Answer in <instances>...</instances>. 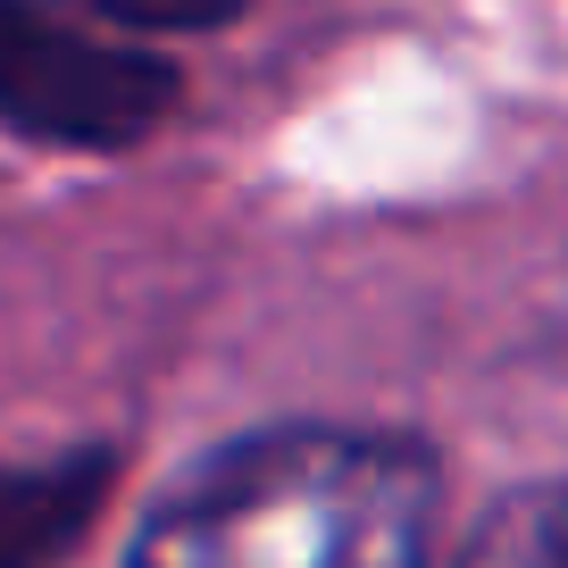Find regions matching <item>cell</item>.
<instances>
[{
    "instance_id": "2",
    "label": "cell",
    "mask_w": 568,
    "mask_h": 568,
    "mask_svg": "<svg viewBox=\"0 0 568 568\" xmlns=\"http://www.w3.org/2000/svg\"><path fill=\"white\" fill-rule=\"evenodd\" d=\"M176 92L184 84L168 59L84 34L42 0H0V125L68 151H118L168 125Z\"/></svg>"
},
{
    "instance_id": "4",
    "label": "cell",
    "mask_w": 568,
    "mask_h": 568,
    "mask_svg": "<svg viewBox=\"0 0 568 568\" xmlns=\"http://www.w3.org/2000/svg\"><path fill=\"white\" fill-rule=\"evenodd\" d=\"M452 568H568V477L494 501Z\"/></svg>"
},
{
    "instance_id": "3",
    "label": "cell",
    "mask_w": 568,
    "mask_h": 568,
    "mask_svg": "<svg viewBox=\"0 0 568 568\" xmlns=\"http://www.w3.org/2000/svg\"><path fill=\"white\" fill-rule=\"evenodd\" d=\"M109 452H59V460H0V568H59V551L92 527L109 494Z\"/></svg>"
},
{
    "instance_id": "5",
    "label": "cell",
    "mask_w": 568,
    "mask_h": 568,
    "mask_svg": "<svg viewBox=\"0 0 568 568\" xmlns=\"http://www.w3.org/2000/svg\"><path fill=\"white\" fill-rule=\"evenodd\" d=\"M118 26H151V34H201V26H226V18H243L251 0H101Z\"/></svg>"
},
{
    "instance_id": "1",
    "label": "cell",
    "mask_w": 568,
    "mask_h": 568,
    "mask_svg": "<svg viewBox=\"0 0 568 568\" xmlns=\"http://www.w3.org/2000/svg\"><path fill=\"white\" fill-rule=\"evenodd\" d=\"M444 477L409 435L267 426L210 452L134 535V568H435Z\"/></svg>"
}]
</instances>
